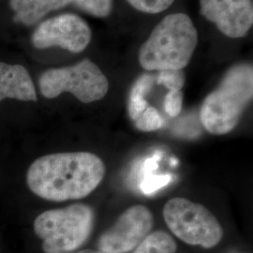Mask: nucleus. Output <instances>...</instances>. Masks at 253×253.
Instances as JSON below:
<instances>
[{
  "label": "nucleus",
  "instance_id": "nucleus-17",
  "mask_svg": "<svg viewBox=\"0 0 253 253\" xmlns=\"http://www.w3.org/2000/svg\"><path fill=\"white\" fill-rule=\"evenodd\" d=\"M134 9L148 13L157 14L168 9L174 0H126Z\"/></svg>",
  "mask_w": 253,
  "mask_h": 253
},
{
  "label": "nucleus",
  "instance_id": "nucleus-12",
  "mask_svg": "<svg viewBox=\"0 0 253 253\" xmlns=\"http://www.w3.org/2000/svg\"><path fill=\"white\" fill-rule=\"evenodd\" d=\"M154 80L153 75L144 74L136 80L130 89L127 101V112L129 118L133 121L149 106L145 100V96L152 88Z\"/></svg>",
  "mask_w": 253,
  "mask_h": 253
},
{
  "label": "nucleus",
  "instance_id": "nucleus-14",
  "mask_svg": "<svg viewBox=\"0 0 253 253\" xmlns=\"http://www.w3.org/2000/svg\"><path fill=\"white\" fill-rule=\"evenodd\" d=\"M73 3L82 11L97 18L108 17L114 8V0H73Z\"/></svg>",
  "mask_w": 253,
  "mask_h": 253
},
{
  "label": "nucleus",
  "instance_id": "nucleus-8",
  "mask_svg": "<svg viewBox=\"0 0 253 253\" xmlns=\"http://www.w3.org/2000/svg\"><path fill=\"white\" fill-rule=\"evenodd\" d=\"M153 215L148 208L137 205L127 208L116 223L100 235L98 247L103 253L132 252L153 228Z\"/></svg>",
  "mask_w": 253,
  "mask_h": 253
},
{
  "label": "nucleus",
  "instance_id": "nucleus-15",
  "mask_svg": "<svg viewBox=\"0 0 253 253\" xmlns=\"http://www.w3.org/2000/svg\"><path fill=\"white\" fill-rule=\"evenodd\" d=\"M135 126L138 129L149 132L161 128L163 125V118L158 110L152 106H148L145 111L136 118Z\"/></svg>",
  "mask_w": 253,
  "mask_h": 253
},
{
  "label": "nucleus",
  "instance_id": "nucleus-11",
  "mask_svg": "<svg viewBox=\"0 0 253 253\" xmlns=\"http://www.w3.org/2000/svg\"><path fill=\"white\" fill-rule=\"evenodd\" d=\"M73 0H10L9 6L14 11V21L25 26H32L49 12L62 9Z\"/></svg>",
  "mask_w": 253,
  "mask_h": 253
},
{
  "label": "nucleus",
  "instance_id": "nucleus-1",
  "mask_svg": "<svg viewBox=\"0 0 253 253\" xmlns=\"http://www.w3.org/2000/svg\"><path fill=\"white\" fill-rule=\"evenodd\" d=\"M105 164L90 152H64L37 159L27 173L28 189L40 198L64 202L88 196L104 178Z\"/></svg>",
  "mask_w": 253,
  "mask_h": 253
},
{
  "label": "nucleus",
  "instance_id": "nucleus-3",
  "mask_svg": "<svg viewBox=\"0 0 253 253\" xmlns=\"http://www.w3.org/2000/svg\"><path fill=\"white\" fill-rule=\"evenodd\" d=\"M253 69L250 64L232 67L219 85L205 99L200 118L209 133L223 135L232 131L253 100Z\"/></svg>",
  "mask_w": 253,
  "mask_h": 253
},
{
  "label": "nucleus",
  "instance_id": "nucleus-6",
  "mask_svg": "<svg viewBox=\"0 0 253 253\" xmlns=\"http://www.w3.org/2000/svg\"><path fill=\"white\" fill-rule=\"evenodd\" d=\"M163 218L172 234L186 244L211 249L223 236L222 227L208 208L185 198L168 201Z\"/></svg>",
  "mask_w": 253,
  "mask_h": 253
},
{
  "label": "nucleus",
  "instance_id": "nucleus-20",
  "mask_svg": "<svg viewBox=\"0 0 253 253\" xmlns=\"http://www.w3.org/2000/svg\"><path fill=\"white\" fill-rule=\"evenodd\" d=\"M77 253H101V252H96V251H91V250H84V251H80V252H78Z\"/></svg>",
  "mask_w": 253,
  "mask_h": 253
},
{
  "label": "nucleus",
  "instance_id": "nucleus-13",
  "mask_svg": "<svg viewBox=\"0 0 253 253\" xmlns=\"http://www.w3.org/2000/svg\"><path fill=\"white\" fill-rule=\"evenodd\" d=\"M177 246L171 235L163 231H156L146 235L132 253H175Z\"/></svg>",
  "mask_w": 253,
  "mask_h": 253
},
{
  "label": "nucleus",
  "instance_id": "nucleus-18",
  "mask_svg": "<svg viewBox=\"0 0 253 253\" xmlns=\"http://www.w3.org/2000/svg\"><path fill=\"white\" fill-rule=\"evenodd\" d=\"M171 180V176L167 174L163 175H156V174H148L145 175V178L142 181L140 188L145 194H151L164 186H166Z\"/></svg>",
  "mask_w": 253,
  "mask_h": 253
},
{
  "label": "nucleus",
  "instance_id": "nucleus-10",
  "mask_svg": "<svg viewBox=\"0 0 253 253\" xmlns=\"http://www.w3.org/2000/svg\"><path fill=\"white\" fill-rule=\"evenodd\" d=\"M5 99L37 101L35 85L24 66L0 62V101Z\"/></svg>",
  "mask_w": 253,
  "mask_h": 253
},
{
  "label": "nucleus",
  "instance_id": "nucleus-2",
  "mask_svg": "<svg viewBox=\"0 0 253 253\" xmlns=\"http://www.w3.org/2000/svg\"><path fill=\"white\" fill-rule=\"evenodd\" d=\"M198 44V32L185 13H172L154 27L141 46L139 63L148 72L183 70L190 63Z\"/></svg>",
  "mask_w": 253,
  "mask_h": 253
},
{
  "label": "nucleus",
  "instance_id": "nucleus-16",
  "mask_svg": "<svg viewBox=\"0 0 253 253\" xmlns=\"http://www.w3.org/2000/svg\"><path fill=\"white\" fill-rule=\"evenodd\" d=\"M158 84L169 90H181L185 84V74L182 70H164L157 76Z\"/></svg>",
  "mask_w": 253,
  "mask_h": 253
},
{
  "label": "nucleus",
  "instance_id": "nucleus-9",
  "mask_svg": "<svg viewBox=\"0 0 253 253\" xmlns=\"http://www.w3.org/2000/svg\"><path fill=\"white\" fill-rule=\"evenodd\" d=\"M200 11L232 39L243 38L253 27V0H200Z\"/></svg>",
  "mask_w": 253,
  "mask_h": 253
},
{
  "label": "nucleus",
  "instance_id": "nucleus-5",
  "mask_svg": "<svg viewBox=\"0 0 253 253\" xmlns=\"http://www.w3.org/2000/svg\"><path fill=\"white\" fill-rule=\"evenodd\" d=\"M39 86L42 95L47 99H54L69 92L87 104L105 97L109 82L98 65L84 59L71 67L46 71L39 79Z\"/></svg>",
  "mask_w": 253,
  "mask_h": 253
},
{
  "label": "nucleus",
  "instance_id": "nucleus-7",
  "mask_svg": "<svg viewBox=\"0 0 253 253\" xmlns=\"http://www.w3.org/2000/svg\"><path fill=\"white\" fill-rule=\"evenodd\" d=\"M92 32L87 23L73 13H66L41 23L32 34L37 49L59 47L72 53H81L90 43Z\"/></svg>",
  "mask_w": 253,
  "mask_h": 253
},
{
  "label": "nucleus",
  "instance_id": "nucleus-19",
  "mask_svg": "<svg viewBox=\"0 0 253 253\" xmlns=\"http://www.w3.org/2000/svg\"><path fill=\"white\" fill-rule=\"evenodd\" d=\"M183 105V94L181 90H170L164 100L165 112L171 117L175 118L180 114Z\"/></svg>",
  "mask_w": 253,
  "mask_h": 253
},
{
  "label": "nucleus",
  "instance_id": "nucleus-4",
  "mask_svg": "<svg viewBox=\"0 0 253 253\" xmlns=\"http://www.w3.org/2000/svg\"><path fill=\"white\" fill-rule=\"evenodd\" d=\"M94 211L84 204L47 210L34 221V232L42 240L44 253H70L90 236Z\"/></svg>",
  "mask_w": 253,
  "mask_h": 253
}]
</instances>
